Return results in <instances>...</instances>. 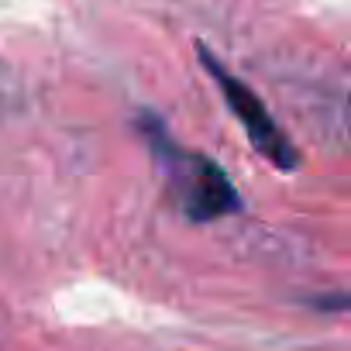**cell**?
I'll list each match as a JSON object with an SVG mask.
<instances>
[{
  "label": "cell",
  "mask_w": 351,
  "mask_h": 351,
  "mask_svg": "<svg viewBox=\"0 0 351 351\" xmlns=\"http://www.w3.org/2000/svg\"><path fill=\"white\" fill-rule=\"evenodd\" d=\"M134 131L141 134V141L148 145V152L155 158V169L162 172L169 204L190 224L221 221V217L238 214L245 207L241 193L234 190L231 176L221 169V162L197 152V148L180 145L158 114L138 110L134 114Z\"/></svg>",
  "instance_id": "1"
},
{
  "label": "cell",
  "mask_w": 351,
  "mask_h": 351,
  "mask_svg": "<svg viewBox=\"0 0 351 351\" xmlns=\"http://www.w3.org/2000/svg\"><path fill=\"white\" fill-rule=\"evenodd\" d=\"M197 56H200V66L207 69V76L217 83V90H221L228 110H231L234 121L245 128L252 148H255L269 165H276V169H282V172L300 169V165H303V152L289 141V134H286V131L279 128V121L269 114V107L262 104V97H258L245 80H238L207 45H197Z\"/></svg>",
  "instance_id": "2"
},
{
  "label": "cell",
  "mask_w": 351,
  "mask_h": 351,
  "mask_svg": "<svg viewBox=\"0 0 351 351\" xmlns=\"http://www.w3.org/2000/svg\"><path fill=\"white\" fill-rule=\"evenodd\" d=\"M317 306L320 310H341V306H351V296H320Z\"/></svg>",
  "instance_id": "3"
}]
</instances>
